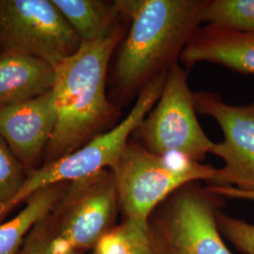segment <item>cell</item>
<instances>
[{
	"label": "cell",
	"instance_id": "cell-6",
	"mask_svg": "<svg viewBox=\"0 0 254 254\" xmlns=\"http://www.w3.org/2000/svg\"><path fill=\"white\" fill-rule=\"evenodd\" d=\"M193 94L188 72L174 65L166 75L159 99L132 137L155 154H176L196 162L203 160L215 142L200 127Z\"/></svg>",
	"mask_w": 254,
	"mask_h": 254
},
{
	"label": "cell",
	"instance_id": "cell-2",
	"mask_svg": "<svg viewBox=\"0 0 254 254\" xmlns=\"http://www.w3.org/2000/svg\"><path fill=\"white\" fill-rule=\"evenodd\" d=\"M124 20L105 39L82 43L71 57L55 66L53 87L57 124L46 150L45 163L72 154L116 126L121 108L107 94L111 58L127 34Z\"/></svg>",
	"mask_w": 254,
	"mask_h": 254
},
{
	"label": "cell",
	"instance_id": "cell-8",
	"mask_svg": "<svg viewBox=\"0 0 254 254\" xmlns=\"http://www.w3.org/2000/svg\"><path fill=\"white\" fill-rule=\"evenodd\" d=\"M197 185H185L169 197L154 229L168 254H233L218 229L217 196Z\"/></svg>",
	"mask_w": 254,
	"mask_h": 254
},
{
	"label": "cell",
	"instance_id": "cell-3",
	"mask_svg": "<svg viewBox=\"0 0 254 254\" xmlns=\"http://www.w3.org/2000/svg\"><path fill=\"white\" fill-rule=\"evenodd\" d=\"M125 219L140 227L150 225L156 206L185 185L210 182L217 170L180 155H159L130 137L118 161L110 169Z\"/></svg>",
	"mask_w": 254,
	"mask_h": 254
},
{
	"label": "cell",
	"instance_id": "cell-16",
	"mask_svg": "<svg viewBox=\"0 0 254 254\" xmlns=\"http://www.w3.org/2000/svg\"><path fill=\"white\" fill-rule=\"evenodd\" d=\"M202 22L254 35V0H208Z\"/></svg>",
	"mask_w": 254,
	"mask_h": 254
},
{
	"label": "cell",
	"instance_id": "cell-14",
	"mask_svg": "<svg viewBox=\"0 0 254 254\" xmlns=\"http://www.w3.org/2000/svg\"><path fill=\"white\" fill-rule=\"evenodd\" d=\"M82 43L105 39L124 20L116 1L52 0Z\"/></svg>",
	"mask_w": 254,
	"mask_h": 254
},
{
	"label": "cell",
	"instance_id": "cell-20",
	"mask_svg": "<svg viewBox=\"0 0 254 254\" xmlns=\"http://www.w3.org/2000/svg\"><path fill=\"white\" fill-rule=\"evenodd\" d=\"M206 189L209 192L218 197L228 199L254 200V187L249 189H238L231 186H208Z\"/></svg>",
	"mask_w": 254,
	"mask_h": 254
},
{
	"label": "cell",
	"instance_id": "cell-19",
	"mask_svg": "<svg viewBox=\"0 0 254 254\" xmlns=\"http://www.w3.org/2000/svg\"><path fill=\"white\" fill-rule=\"evenodd\" d=\"M19 254H60L53 250L44 236L38 234L32 230L30 236L23 246Z\"/></svg>",
	"mask_w": 254,
	"mask_h": 254
},
{
	"label": "cell",
	"instance_id": "cell-17",
	"mask_svg": "<svg viewBox=\"0 0 254 254\" xmlns=\"http://www.w3.org/2000/svg\"><path fill=\"white\" fill-rule=\"evenodd\" d=\"M27 177L25 167L0 137V209L13 200Z\"/></svg>",
	"mask_w": 254,
	"mask_h": 254
},
{
	"label": "cell",
	"instance_id": "cell-5",
	"mask_svg": "<svg viewBox=\"0 0 254 254\" xmlns=\"http://www.w3.org/2000/svg\"><path fill=\"white\" fill-rule=\"evenodd\" d=\"M166 75L167 73L162 74L148 84L136 97L129 114L112 129L93 137L72 154L44 164L27 173V180L18 194L0 209V219L24 203L36 191L54 185L78 181L111 169L125 151L134 131L159 99Z\"/></svg>",
	"mask_w": 254,
	"mask_h": 254
},
{
	"label": "cell",
	"instance_id": "cell-4",
	"mask_svg": "<svg viewBox=\"0 0 254 254\" xmlns=\"http://www.w3.org/2000/svg\"><path fill=\"white\" fill-rule=\"evenodd\" d=\"M119 209L115 178L106 169L70 183L63 198L34 230L57 253L81 254L116 226Z\"/></svg>",
	"mask_w": 254,
	"mask_h": 254
},
{
	"label": "cell",
	"instance_id": "cell-13",
	"mask_svg": "<svg viewBox=\"0 0 254 254\" xmlns=\"http://www.w3.org/2000/svg\"><path fill=\"white\" fill-rule=\"evenodd\" d=\"M69 184L54 185L36 191L27 198L17 215L0 223V254H19L29 233L54 209Z\"/></svg>",
	"mask_w": 254,
	"mask_h": 254
},
{
	"label": "cell",
	"instance_id": "cell-18",
	"mask_svg": "<svg viewBox=\"0 0 254 254\" xmlns=\"http://www.w3.org/2000/svg\"><path fill=\"white\" fill-rule=\"evenodd\" d=\"M219 232L245 254H254V225L217 212Z\"/></svg>",
	"mask_w": 254,
	"mask_h": 254
},
{
	"label": "cell",
	"instance_id": "cell-9",
	"mask_svg": "<svg viewBox=\"0 0 254 254\" xmlns=\"http://www.w3.org/2000/svg\"><path fill=\"white\" fill-rule=\"evenodd\" d=\"M196 111L213 118L223 132V141L211 151L224 161L210 186L254 187V102L233 106L210 91L194 92Z\"/></svg>",
	"mask_w": 254,
	"mask_h": 254
},
{
	"label": "cell",
	"instance_id": "cell-12",
	"mask_svg": "<svg viewBox=\"0 0 254 254\" xmlns=\"http://www.w3.org/2000/svg\"><path fill=\"white\" fill-rule=\"evenodd\" d=\"M53 64L20 51H0V106L30 100L52 91Z\"/></svg>",
	"mask_w": 254,
	"mask_h": 254
},
{
	"label": "cell",
	"instance_id": "cell-1",
	"mask_svg": "<svg viewBox=\"0 0 254 254\" xmlns=\"http://www.w3.org/2000/svg\"><path fill=\"white\" fill-rule=\"evenodd\" d=\"M128 21L112 72L110 101L121 108L168 73L200 27L208 0H116Z\"/></svg>",
	"mask_w": 254,
	"mask_h": 254
},
{
	"label": "cell",
	"instance_id": "cell-7",
	"mask_svg": "<svg viewBox=\"0 0 254 254\" xmlns=\"http://www.w3.org/2000/svg\"><path fill=\"white\" fill-rule=\"evenodd\" d=\"M81 45L52 0H0V51L33 55L56 66Z\"/></svg>",
	"mask_w": 254,
	"mask_h": 254
},
{
	"label": "cell",
	"instance_id": "cell-10",
	"mask_svg": "<svg viewBox=\"0 0 254 254\" xmlns=\"http://www.w3.org/2000/svg\"><path fill=\"white\" fill-rule=\"evenodd\" d=\"M57 124L53 91L30 100L0 106V137L27 170L38 169Z\"/></svg>",
	"mask_w": 254,
	"mask_h": 254
},
{
	"label": "cell",
	"instance_id": "cell-15",
	"mask_svg": "<svg viewBox=\"0 0 254 254\" xmlns=\"http://www.w3.org/2000/svg\"><path fill=\"white\" fill-rule=\"evenodd\" d=\"M92 250L93 254H168L154 226L140 227L128 219L112 228Z\"/></svg>",
	"mask_w": 254,
	"mask_h": 254
},
{
	"label": "cell",
	"instance_id": "cell-11",
	"mask_svg": "<svg viewBox=\"0 0 254 254\" xmlns=\"http://www.w3.org/2000/svg\"><path fill=\"white\" fill-rule=\"evenodd\" d=\"M188 69L199 63L254 74V35L207 25L200 27L182 52Z\"/></svg>",
	"mask_w": 254,
	"mask_h": 254
}]
</instances>
